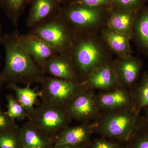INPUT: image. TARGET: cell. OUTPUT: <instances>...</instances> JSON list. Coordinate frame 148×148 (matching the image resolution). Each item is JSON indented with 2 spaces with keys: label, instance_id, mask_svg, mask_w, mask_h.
<instances>
[{
  "label": "cell",
  "instance_id": "44dd1931",
  "mask_svg": "<svg viewBox=\"0 0 148 148\" xmlns=\"http://www.w3.org/2000/svg\"><path fill=\"white\" fill-rule=\"evenodd\" d=\"M133 106L138 113L148 107V72L142 74L136 85L131 89Z\"/></svg>",
  "mask_w": 148,
  "mask_h": 148
},
{
  "label": "cell",
  "instance_id": "484cf974",
  "mask_svg": "<svg viewBox=\"0 0 148 148\" xmlns=\"http://www.w3.org/2000/svg\"><path fill=\"white\" fill-rule=\"evenodd\" d=\"M148 0H113L111 8L137 12L146 5Z\"/></svg>",
  "mask_w": 148,
  "mask_h": 148
},
{
  "label": "cell",
  "instance_id": "4dcf8cb0",
  "mask_svg": "<svg viewBox=\"0 0 148 148\" xmlns=\"http://www.w3.org/2000/svg\"><path fill=\"white\" fill-rule=\"evenodd\" d=\"M143 110L145 112L144 116H143V122L148 126V107H147Z\"/></svg>",
  "mask_w": 148,
  "mask_h": 148
},
{
  "label": "cell",
  "instance_id": "3957f363",
  "mask_svg": "<svg viewBox=\"0 0 148 148\" xmlns=\"http://www.w3.org/2000/svg\"><path fill=\"white\" fill-rule=\"evenodd\" d=\"M98 119L95 131L103 138L119 142H127L143 121L134 107L104 112Z\"/></svg>",
  "mask_w": 148,
  "mask_h": 148
},
{
  "label": "cell",
  "instance_id": "cb8c5ba5",
  "mask_svg": "<svg viewBox=\"0 0 148 148\" xmlns=\"http://www.w3.org/2000/svg\"><path fill=\"white\" fill-rule=\"evenodd\" d=\"M7 102V110L5 114L9 118L15 121V120H24L29 115L25 109L15 97L11 94H8L6 96Z\"/></svg>",
  "mask_w": 148,
  "mask_h": 148
},
{
  "label": "cell",
  "instance_id": "836d02e7",
  "mask_svg": "<svg viewBox=\"0 0 148 148\" xmlns=\"http://www.w3.org/2000/svg\"><path fill=\"white\" fill-rule=\"evenodd\" d=\"M59 2L61 3V4H66L67 2H69V0H58Z\"/></svg>",
  "mask_w": 148,
  "mask_h": 148
},
{
  "label": "cell",
  "instance_id": "e575fe53",
  "mask_svg": "<svg viewBox=\"0 0 148 148\" xmlns=\"http://www.w3.org/2000/svg\"></svg>",
  "mask_w": 148,
  "mask_h": 148
},
{
  "label": "cell",
  "instance_id": "2e32d148",
  "mask_svg": "<svg viewBox=\"0 0 148 148\" xmlns=\"http://www.w3.org/2000/svg\"><path fill=\"white\" fill-rule=\"evenodd\" d=\"M23 148H53V139L38 128L30 120L21 127Z\"/></svg>",
  "mask_w": 148,
  "mask_h": 148
},
{
  "label": "cell",
  "instance_id": "8992f818",
  "mask_svg": "<svg viewBox=\"0 0 148 148\" xmlns=\"http://www.w3.org/2000/svg\"><path fill=\"white\" fill-rule=\"evenodd\" d=\"M42 102L66 108L77 95L84 90L82 81H73L45 75L40 81Z\"/></svg>",
  "mask_w": 148,
  "mask_h": 148
},
{
  "label": "cell",
  "instance_id": "ba28073f",
  "mask_svg": "<svg viewBox=\"0 0 148 148\" xmlns=\"http://www.w3.org/2000/svg\"><path fill=\"white\" fill-rule=\"evenodd\" d=\"M72 119L82 123L99 119L101 111L94 90H84L74 98L65 108Z\"/></svg>",
  "mask_w": 148,
  "mask_h": 148
},
{
  "label": "cell",
  "instance_id": "52a82bcc",
  "mask_svg": "<svg viewBox=\"0 0 148 148\" xmlns=\"http://www.w3.org/2000/svg\"><path fill=\"white\" fill-rule=\"evenodd\" d=\"M29 120L53 138L61 130L69 126L72 119L65 108L42 102L35 108Z\"/></svg>",
  "mask_w": 148,
  "mask_h": 148
},
{
  "label": "cell",
  "instance_id": "4fadbf2b",
  "mask_svg": "<svg viewBox=\"0 0 148 148\" xmlns=\"http://www.w3.org/2000/svg\"><path fill=\"white\" fill-rule=\"evenodd\" d=\"M112 62L95 70L82 81L84 89L106 91L119 86Z\"/></svg>",
  "mask_w": 148,
  "mask_h": 148
},
{
  "label": "cell",
  "instance_id": "d6a6232c",
  "mask_svg": "<svg viewBox=\"0 0 148 148\" xmlns=\"http://www.w3.org/2000/svg\"><path fill=\"white\" fill-rule=\"evenodd\" d=\"M5 84L3 81L1 77L0 76V94H1V90H2V88L3 86Z\"/></svg>",
  "mask_w": 148,
  "mask_h": 148
},
{
  "label": "cell",
  "instance_id": "277c9868",
  "mask_svg": "<svg viewBox=\"0 0 148 148\" xmlns=\"http://www.w3.org/2000/svg\"><path fill=\"white\" fill-rule=\"evenodd\" d=\"M110 6H89L67 3L62 6L61 16L76 35L100 33L106 27Z\"/></svg>",
  "mask_w": 148,
  "mask_h": 148
},
{
  "label": "cell",
  "instance_id": "1f68e13d",
  "mask_svg": "<svg viewBox=\"0 0 148 148\" xmlns=\"http://www.w3.org/2000/svg\"><path fill=\"white\" fill-rule=\"evenodd\" d=\"M3 35H2V32L1 25V21H0V47H1V45L2 43ZM1 55L0 54V65H1Z\"/></svg>",
  "mask_w": 148,
  "mask_h": 148
},
{
  "label": "cell",
  "instance_id": "5bb4252c",
  "mask_svg": "<svg viewBox=\"0 0 148 148\" xmlns=\"http://www.w3.org/2000/svg\"><path fill=\"white\" fill-rule=\"evenodd\" d=\"M46 75L61 79L82 81L76 68L69 56L58 53L47 62L43 68Z\"/></svg>",
  "mask_w": 148,
  "mask_h": 148
},
{
  "label": "cell",
  "instance_id": "d6986e66",
  "mask_svg": "<svg viewBox=\"0 0 148 148\" xmlns=\"http://www.w3.org/2000/svg\"><path fill=\"white\" fill-rule=\"evenodd\" d=\"M132 40L140 52L148 57V5L136 13Z\"/></svg>",
  "mask_w": 148,
  "mask_h": 148
},
{
  "label": "cell",
  "instance_id": "e0dca14e",
  "mask_svg": "<svg viewBox=\"0 0 148 148\" xmlns=\"http://www.w3.org/2000/svg\"><path fill=\"white\" fill-rule=\"evenodd\" d=\"M100 35L107 47L113 54L123 56L132 54L130 37L116 32L109 27H104Z\"/></svg>",
  "mask_w": 148,
  "mask_h": 148
},
{
  "label": "cell",
  "instance_id": "7402d4cb",
  "mask_svg": "<svg viewBox=\"0 0 148 148\" xmlns=\"http://www.w3.org/2000/svg\"><path fill=\"white\" fill-rule=\"evenodd\" d=\"M31 0H0V8L14 27H17L21 15Z\"/></svg>",
  "mask_w": 148,
  "mask_h": 148
},
{
  "label": "cell",
  "instance_id": "ffe728a7",
  "mask_svg": "<svg viewBox=\"0 0 148 148\" xmlns=\"http://www.w3.org/2000/svg\"><path fill=\"white\" fill-rule=\"evenodd\" d=\"M6 86L8 89L12 90L15 93V97L25 109L29 117L34 110L35 105L38 98H40V90H37V88H32L30 84L26 85L24 87H20L16 84Z\"/></svg>",
  "mask_w": 148,
  "mask_h": 148
},
{
  "label": "cell",
  "instance_id": "30bf717a",
  "mask_svg": "<svg viewBox=\"0 0 148 148\" xmlns=\"http://www.w3.org/2000/svg\"><path fill=\"white\" fill-rule=\"evenodd\" d=\"M97 122L82 123L73 127L67 126L53 138L54 145L89 146L90 138L95 131Z\"/></svg>",
  "mask_w": 148,
  "mask_h": 148
},
{
  "label": "cell",
  "instance_id": "6da1fadb",
  "mask_svg": "<svg viewBox=\"0 0 148 148\" xmlns=\"http://www.w3.org/2000/svg\"><path fill=\"white\" fill-rule=\"evenodd\" d=\"M17 29L3 35L5 50L4 67L0 73L5 85L39 83L45 75L42 68L33 60L18 42Z\"/></svg>",
  "mask_w": 148,
  "mask_h": 148
},
{
  "label": "cell",
  "instance_id": "5b68a950",
  "mask_svg": "<svg viewBox=\"0 0 148 148\" xmlns=\"http://www.w3.org/2000/svg\"><path fill=\"white\" fill-rule=\"evenodd\" d=\"M30 33L47 43L57 53L70 56L76 35L61 16H55L31 29Z\"/></svg>",
  "mask_w": 148,
  "mask_h": 148
},
{
  "label": "cell",
  "instance_id": "7c38bea8",
  "mask_svg": "<svg viewBox=\"0 0 148 148\" xmlns=\"http://www.w3.org/2000/svg\"><path fill=\"white\" fill-rule=\"evenodd\" d=\"M97 103L101 112H110L134 107L130 89L118 86L96 94Z\"/></svg>",
  "mask_w": 148,
  "mask_h": 148
},
{
  "label": "cell",
  "instance_id": "9c48e42d",
  "mask_svg": "<svg viewBox=\"0 0 148 148\" xmlns=\"http://www.w3.org/2000/svg\"><path fill=\"white\" fill-rule=\"evenodd\" d=\"M112 63L119 86L131 90L142 75L143 67L142 59L130 54L117 56Z\"/></svg>",
  "mask_w": 148,
  "mask_h": 148
},
{
  "label": "cell",
  "instance_id": "f546056e",
  "mask_svg": "<svg viewBox=\"0 0 148 148\" xmlns=\"http://www.w3.org/2000/svg\"><path fill=\"white\" fill-rule=\"evenodd\" d=\"M89 146H75L70 145H54L53 148H89Z\"/></svg>",
  "mask_w": 148,
  "mask_h": 148
},
{
  "label": "cell",
  "instance_id": "ac0fdd59",
  "mask_svg": "<svg viewBox=\"0 0 148 148\" xmlns=\"http://www.w3.org/2000/svg\"><path fill=\"white\" fill-rule=\"evenodd\" d=\"M136 13L134 12L114 9L110 7L106 27L128 36L132 40Z\"/></svg>",
  "mask_w": 148,
  "mask_h": 148
},
{
  "label": "cell",
  "instance_id": "83f0119b",
  "mask_svg": "<svg viewBox=\"0 0 148 148\" xmlns=\"http://www.w3.org/2000/svg\"><path fill=\"white\" fill-rule=\"evenodd\" d=\"M113 0H70L67 3L79 4L89 6H110Z\"/></svg>",
  "mask_w": 148,
  "mask_h": 148
},
{
  "label": "cell",
  "instance_id": "d4e9b609",
  "mask_svg": "<svg viewBox=\"0 0 148 148\" xmlns=\"http://www.w3.org/2000/svg\"><path fill=\"white\" fill-rule=\"evenodd\" d=\"M127 148H148V126L143 122L128 141Z\"/></svg>",
  "mask_w": 148,
  "mask_h": 148
},
{
  "label": "cell",
  "instance_id": "4316f807",
  "mask_svg": "<svg viewBox=\"0 0 148 148\" xmlns=\"http://www.w3.org/2000/svg\"><path fill=\"white\" fill-rule=\"evenodd\" d=\"M89 148H123L114 140L103 138L95 140L90 143Z\"/></svg>",
  "mask_w": 148,
  "mask_h": 148
},
{
  "label": "cell",
  "instance_id": "8fae6325",
  "mask_svg": "<svg viewBox=\"0 0 148 148\" xmlns=\"http://www.w3.org/2000/svg\"><path fill=\"white\" fill-rule=\"evenodd\" d=\"M18 42L36 63L41 68L57 51L47 43L31 33L18 36Z\"/></svg>",
  "mask_w": 148,
  "mask_h": 148
},
{
  "label": "cell",
  "instance_id": "603a6c76",
  "mask_svg": "<svg viewBox=\"0 0 148 148\" xmlns=\"http://www.w3.org/2000/svg\"><path fill=\"white\" fill-rule=\"evenodd\" d=\"M0 148H23L21 127H12L0 130Z\"/></svg>",
  "mask_w": 148,
  "mask_h": 148
},
{
  "label": "cell",
  "instance_id": "7a4b0ae2",
  "mask_svg": "<svg viewBox=\"0 0 148 148\" xmlns=\"http://www.w3.org/2000/svg\"><path fill=\"white\" fill-rule=\"evenodd\" d=\"M113 54L98 34L76 35L70 56L81 80L112 61Z\"/></svg>",
  "mask_w": 148,
  "mask_h": 148
},
{
  "label": "cell",
  "instance_id": "9a60e30c",
  "mask_svg": "<svg viewBox=\"0 0 148 148\" xmlns=\"http://www.w3.org/2000/svg\"><path fill=\"white\" fill-rule=\"evenodd\" d=\"M30 4L26 24L31 29L55 16L62 7L58 0H31Z\"/></svg>",
  "mask_w": 148,
  "mask_h": 148
},
{
  "label": "cell",
  "instance_id": "f1b7e54d",
  "mask_svg": "<svg viewBox=\"0 0 148 148\" xmlns=\"http://www.w3.org/2000/svg\"><path fill=\"white\" fill-rule=\"evenodd\" d=\"M15 125V121L9 118L3 112L0 105V130L12 127Z\"/></svg>",
  "mask_w": 148,
  "mask_h": 148
}]
</instances>
